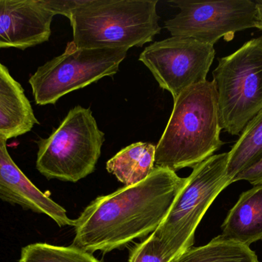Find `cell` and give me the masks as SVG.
Instances as JSON below:
<instances>
[{
	"label": "cell",
	"instance_id": "1",
	"mask_svg": "<svg viewBox=\"0 0 262 262\" xmlns=\"http://www.w3.org/2000/svg\"><path fill=\"white\" fill-rule=\"evenodd\" d=\"M186 181L155 167L141 183L98 197L76 219L72 246L106 253L146 236L163 223Z\"/></svg>",
	"mask_w": 262,
	"mask_h": 262
},
{
	"label": "cell",
	"instance_id": "2",
	"mask_svg": "<svg viewBox=\"0 0 262 262\" xmlns=\"http://www.w3.org/2000/svg\"><path fill=\"white\" fill-rule=\"evenodd\" d=\"M213 81L193 85L174 101L164 132L156 146L155 167L177 172L214 155L224 143Z\"/></svg>",
	"mask_w": 262,
	"mask_h": 262
},
{
	"label": "cell",
	"instance_id": "3",
	"mask_svg": "<svg viewBox=\"0 0 262 262\" xmlns=\"http://www.w3.org/2000/svg\"><path fill=\"white\" fill-rule=\"evenodd\" d=\"M157 0H84L71 12L73 40L84 49L141 47L160 33Z\"/></svg>",
	"mask_w": 262,
	"mask_h": 262
},
{
	"label": "cell",
	"instance_id": "4",
	"mask_svg": "<svg viewBox=\"0 0 262 262\" xmlns=\"http://www.w3.org/2000/svg\"><path fill=\"white\" fill-rule=\"evenodd\" d=\"M229 152L213 155L193 168L163 223L151 234L165 255L175 258L194 243L195 232L222 191L231 185L227 175Z\"/></svg>",
	"mask_w": 262,
	"mask_h": 262
},
{
	"label": "cell",
	"instance_id": "5",
	"mask_svg": "<svg viewBox=\"0 0 262 262\" xmlns=\"http://www.w3.org/2000/svg\"><path fill=\"white\" fill-rule=\"evenodd\" d=\"M104 142L92 110L76 106L49 138L37 142L36 169L48 179L77 183L95 170Z\"/></svg>",
	"mask_w": 262,
	"mask_h": 262
},
{
	"label": "cell",
	"instance_id": "6",
	"mask_svg": "<svg viewBox=\"0 0 262 262\" xmlns=\"http://www.w3.org/2000/svg\"><path fill=\"white\" fill-rule=\"evenodd\" d=\"M212 76L222 129L240 135L262 109V36L219 58Z\"/></svg>",
	"mask_w": 262,
	"mask_h": 262
},
{
	"label": "cell",
	"instance_id": "7",
	"mask_svg": "<svg viewBox=\"0 0 262 262\" xmlns=\"http://www.w3.org/2000/svg\"><path fill=\"white\" fill-rule=\"evenodd\" d=\"M124 48L84 49L68 43L61 55L38 68L29 78L35 103L54 105L69 92L82 89L105 76H113L126 58Z\"/></svg>",
	"mask_w": 262,
	"mask_h": 262
},
{
	"label": "cell",
	"instance_id": "8",
	"mask_svg": "<svg viewBox=\"0 0 262 262\" xmlns=\"http://www.w3.org/2000/svg\"><path fill=\"white\" fill-rule=\"evenodd\" d=\"M180 12L165 22V29L173 37L193 38L214 46L220 38L233 39L235 33L258 23L257 2L251 0H172Z\"/></svg>",
	"mask_w": 262,
	"mask_h": 262
},
{
	"label": "cell",
	"instance_id": "9",
	"mask_svg": "<svg viewBox=\"0 0 262 262\" xmlns=\"http://www.w3.org/2000/svg\"><path fill=\"white\" fill-rule=\"evenodd\" d=\"M214 46L193 38L171 37L156 42L140 53L141 61L173 102L188 88L206 81L215 58Z\"/></svg>",
	"mask_w": 262,
	"mask_h": 262
},
{
	"label": "cell",
	"instance_id": "10",
	"mask_svg": "<svg viewBox=\"0 0 262 262\" xmlns=\"http://www.w3.org/2000/svg\"><path fill=\"white\" fill-rule=\"evenodd\" d=\"M54 16L44 0H0V49L25 50L49 41Z\"/></svg>",
	"mask_w": 262,
	"mask_h": 262
},
{
	"label": "cell",
	"instance_id": "11",
	"mask_svg": "<svg viewBox=\"0 0 262 262\" xmlns=\"http://www.w3.org/2000/svg\"><path fill=\"white\" fill-rule=\"evenodd\" d=\"M6 142L0 135V200L44 214L60 227H75L76 220L71 219L64 208L40 191L20 170L8 152Z\"/></svg>",
	"mask_w": 262,
	"mask_h": 262
},
{
	"label": "cell",
	"instance_id": "12",
	"mask_svg": "<svg viewBox=\"0 0 262 262\" xmlns=\"http://www.w3.org/2000/svg\"><path fill=\"white\" fill-rule=\"evenodd\" d=\"M39 122L21 85L0 63V135L6 139L30 132Z\"/></svg>",
	"mask_w": 262,
	"mask_h": 262
},
{
	"label": "cell",
	"instance_id": "13",
	"mask_svg": "<svg viewBox=\"0 0 262 262\" xmlns=\"http://www.w3.org/2000/svg\"><path fill=\"white\" fill-rule=\"evenodd\" d=\"M221 236L250 247L262 240V185L243 192L222 226Z\"/></svg>",
	"mask_w": 262,
	"mask_h": 262
},
{
	"label": "cell",
	"instance_id": "14",
	"mask_svg": "<svg viewBox=\"0 0 262 262\" xmlns=\"http://www.w3.org/2000/svg\"><path fill=\"white\" fill-rule=\"evenodd\" d=\"M156 146L137 143L124 148L106 165L110 173L125 186H134L146 179L155 168Z\"/></svg>",
	"mask_w": 262,
	"mask_h": 262
},
{
	"label": "cell",
	"instance_id": "15",
	"mask_svg": "<svg viewBox=\"0 0 262 262\" xmlns=\"http://www.w3.org/2000/svg\"><path fill=\"white\" fill-rule=\"evenodd\" d=\"M229 154L227 175L232 184L237 175L262 158V109L245 128Z\"/></svg>",
	"mask_w": 262,
	"mask_h": 262
},
{
	"label": "cell",
	"instance_id": "16",
	"mask_svg": "<svg viewBox=\"0 0 262 262\" xmlns=\"http://www.w3.org/2000/svg\"><path fill=\"white\" fill-rule=\"evenodd\" d=\"M170 262H259L250 247L226 239L221 235L208 244L191 247Z\"/></svg>",
	"mask_w": 262,
	"mask_h": 262
},
{
	"label": "cell",
	"instance_id": "17",
	"mask_svg": "<svg viewBox=\"0 0 262 262\" xmlns=\"http://www.w3.org/2000/svg\"><path fill=\"white\" fill-rule=\"evenodd\" d=\"M92 255L73 246L34 243L23 248L18 262H101Z\"/></svg>",
	"mask_w": 262,
	"mask_h": 262
},
{
	"label": "cell",
	"instance_id": "18",
	"mask_svg": "<svg viewBox=\"0 0 262 262\" xmlns=\"http://www.w3.org/2000/svg\"><path fill=\"white\" fill-rule=\"evenodd\" d=\"M172 258L165 255L161 243L149 236L131 251L129 262H170Z\"/></svg>",
	"mask_w": 262,
	"mask_h": 262
},
{
	"label": "cell",
	"instance_id": "19",
	"mask_svg": "<svg viewBox=\"0 0 262 262\" xmlns=\"http://www.w3.org/2000/svg\"><path fill=\"white\" fill-rule=\"evenodd\" d=\"M46 7L54 15H62L69 18L72 10L82 4L84 0H44Z\"/></svg>",
	"mask_w": 262,
	"mask_h": 262
},
{
	"label": "cell",
	"instance_id": "20",
	"mask_svg": "<svg viewBox=\"0 0 262 262\" xmlns=\"http://www.w3.org/2000/svg\"><path fill=\"white\" fill-rule=\"evenodd\" d=\"M242 180L249 182L254 186L262 185V158L249 169H246L237 175L232 181V183L242 181Z\"/></svg>",
	"mask_w": 262,
	"mask_h": 262
},
{
	"label": "cell",
	"instance_id": "21",
	"mask_svg": "<svg viewBox=\"0 0 262 262\" xmlns=\"http://www.w3.org/2000/svg\"><path fill=\"white\" fill-rule=\"evenodd\" d=\"M257 11H258V23L256 28L262 32V2H257Z\"/></svg>",
	"mask_w": 262,
	"mask_h": 262
}]
</instances>
